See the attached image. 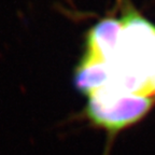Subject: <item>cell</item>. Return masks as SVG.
I'll list each match as a JSON object with an SVG mask.
<instances>
[{
	"label": "cell",
	"mask_w": 155,
	"mask_h": 155,
	"mask_svg": "<svg viewBox=\"0 0 155 155\" xmlns=\"http://www.w3.org/2000/svg\"><path fill=\"white\" fill-rule=\"evenodd\" d=\"M152 100L98 90L88 96L86 114L95 124L108 130H119L138 121L150 109Z\"/></svg>",
	"instance_id": "6da1fadb"
},
{
	"label": "cell",
	"mask_w": 155,
	"mask_h": 155,
	"mask_svg": "<svg viewBox=\"0 0 155 155\" xmlns=\"http://www.w3.org/2000/svg\"><path fill=\"white\" fill-rule=\"evenodd\" d=\"M110 70L107 63L81 61L74 71V86L83 94L90 96L108 84Z\"/></svg>",
	"instance_id": "3957f363"
},
{
	"label": "cell",
	"mask_w": 155,
	"mask_h": 155,
	"mask_svg": "<svg viewBox=\"0 0 155 155\" xmlns=\"http://www.w3.org/2000/svg\"><path fill=\"white\" fill-rule=\"evenodd\" d=\"M123 27V19L113 17L95 24L86 35L85 51L81 61L109 63L116 51Z\"/></svg>",
	"instance_id": "7a4b0ae2"
}]
</instances>
